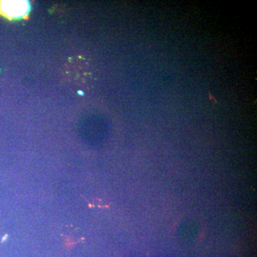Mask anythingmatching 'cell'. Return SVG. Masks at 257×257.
Masks as SVG:
<instances>
[{
  "label": "cell",
  "mask_w": 257,
  "mask_h": 257,
  "mask_svg": "<svg viewBox=\"0 0 257 257\" xmlns=\"http://www.w3.org/2000/svg\"><path fill=\"white\" fill-rule=\"evenodd\" d=\"M77 228H74L72 226H67L62 236H63L64 239L66 240V243H69V244H74V243H78L79 241H82L83 238L77 237L76 236L77 234Z\"/></svg>",
  "instance_id": "obj_2"
},
{
  "label": "cell",
  "mask_w": 257,
  "mask_h": 257,
  "mask_svg": "<svg viewBox=\"0 0 257 257\" xmlns=\"http://www.w3.org/2000/svg\"><path fill=\"white\" fill-rule=\"evenodd\" d=\"M79 95H83V92H79Z\"/></svg>",
  "instance_id": "obj_3"
},
{
  "label": "cell",
  "mask_w": 257,
  "mask_h": 257,
  "mask_svg": "<svg viewBox=\"0 0 257 257\" xmlns=\"http://www.w3.org/2000/svg\"><path fill=\"white\" fill-rule=\"evenodd\" d=\"M31 2L26 0H0V17L13 22L29 20Z\"/></svg>",
  "instance_id": "obj_1"
}]
</instances>
